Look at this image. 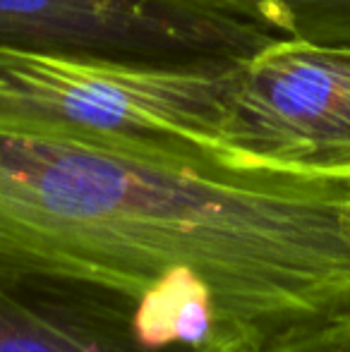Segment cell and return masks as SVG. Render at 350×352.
<instances>
[{
    "label": "cell",
    "mask_w": 350,
    "mask_h": 352,
    "mask_svg": "<svg viewBox=\"0 0 350 352\" xmlns=\"http://www.w3.org/2000/svg\"><path fill=\"white\" fill-rule=\"evenodd\" d=\"M228 140L252 173L350 182V48L276 36L238 63Z\"/></svg>",
    "instance_id": "cell-3"
},
{
    "label": "cell",
    "mask_w": 350,
    "mask_h": 352,
    "mask_svg": "<svg viewBox=\"0 0 350 352\" xmlns=\"http://www.w3.org/2000/svg\"><path fill=\"white\" fill-rule=\"evenodd\" d=\"M235 67L0 48V125L252 173L228 140Z\"/></svg>",
    "instance_id": "cell-2"
},
{
    "label": "cell",
    "mask_w": 350,
    "mask_h": 352,
    "mask_svg": "<svg viewBox=\"0 0 350 352\" xmlns=\"http://www.w3.org/2000/svg\"><path fill=\"white\" fill-rule=\"evenodd\" d=\"M281 34L219 0H0V48L154 65H235Z\"/></svg>",
    "instance_id": "cell-4"
},
{
    "label": "cell",
    "mask_w": 350,
    "mask_h": 352,
    "mask_svg": "<svg viewBox=\"0 0 350 352\" xmlns=\"http://www.w3.org/2000/svg\"><path fill=\"white\" fill-rule=\"evenodd\" d=\"M0 285L80 290L149 348L314 352L350 324V182L0 125Z\"/></svg>",
    "instance_id": "cell-1"
},
{
    "label": "cell",
    "mask_w": 350,
    "mask_h": 352,
    "mask_svg": "<svg viewBox=\"0 0 350 352\" xmlns=\"http://www.w3.org/2000/svg\"><path fill=\"white\" fill-rule=\"evenodd\" d=\"M0 352H214L149 348L120 309L80 290L0 285Z\"/></svg>",
    "instance_id": "cell-5"
},
{
    "label": "cell",
    "mask_w": 350,
    "mask_h": 352,
    "mask_svg": "<svg viewBox=\"0 0 350 352\" xmlns=\"http://www.w3.org/2000/svg\"><path fill=\"white\" fill-rule=\"evenodd\" d=\"M281 36L350 48V0H219Z\"/></svg>",
    "instance_id": "cell-6"
},
{
    "label": "cell",
    "mask_w": 350,
    "mask_h": 352,
    "mask_svg": "<svg viewBox=\"0 0 350 352\" xmlns=\"http://www.w3.org/2000/svg\"><path fill=\"white\" fill-rule=\"evenodd\" d=\"M314 352H350V324L343 326L327 345H322V348L314 350Z\"/></svg>",
    "instance_id": "cell-7"
}]
</instances>
